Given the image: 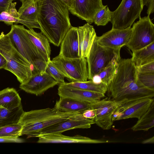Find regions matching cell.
Masks as SVG:
<instances>
[{"mask_svg": "<svg viewBox=\"0 0 154 154\" xmlns=\"http://www.w3.org/2000/svg\"><path fill=\"white\" fill-rule=\"evenodd\" d=\"M18 12L21 23L29 29H40L38 21V7L36 0L22 4Z\"/></svg>", "mask_w": 154, "mask_h": 154, "instance_id": "ffe728a7", "label": "cell"}, {"mask_svg": "<svg viewBox=\"0 0 154 154\" xmlns=\"http://www.w3.org/2000/svg\"><path fill=\"white\" fill-rule=\"evenodd\" d=\"M58 84L45 71L33 70L30 78L26 82L20 84L19 88L27 93L37 96Z\"/></svg>", "mask_w": 154, "mask_h": 154, "instance_id": "7c38bea8", "label": "cell"}, {"mask_svg": "<svg viewBox=\"0 0 154 154\" xmlns=\"http://www.w3.org/2000/svg\"><path fill=\"white\" fill-rule=\"evenodd\" d=\"M38 143H100L107 141L94 139L88 137L77 135L74 136H65L62 133L48 134L39 135Z\"/></svg>", "mask_w": 154, "mask_h": 154, "instance_id": "e0dca14e", "label": "cell"}, {"mask_svg": "<svg viewBox=\"0 0 154 154\" xmlns=\"http://www.w3.org/2000/svg\"><path fill=\"white\" fill-rule=\"evenodd\" d=\"M41 32L49 42L59 47L72 26L66 5L60 0H36Z\"/></svg>", "mask_w": 154, "mask_h": 154, "instance_id": "6da1fadb", "label": "cell"}, {"mask_svg": "<svg viewBox=\"0 0 154 154\" xmlns=\"http://www.w3.org/2000/svg\"><path fill=\"white\" fill-rule=\"evenodd\" d=\"M19 94L13 88H7L0 91V106L13 110L21 106Z\"/></svg>", "mask_w": 154, "mask_h": 154, "instance_id": "603a6c76", "label": "cell"}, {"mask_svg": "<svg viewBox=\"0 0 154 154\" xmlns=\"http://www.w3.org/2000/svg\"><path fill=\"white\" fill-rule=\"evenodd\" d=\"M138 72L141 73H154V61L145 64L136 66Z\"/></svg>", "mask_w": 154, "mask_h": 154, "instance_id": "836d02e7", "label": "cell"}, {"mask_svg": "<svg viewBox=\"0 0 154 154\" xmlns=\"http://www.w3.org/2000/svg\"><path fill=\"white\" fill-rule=\"evenodd\" d=\"M137 77L139 81L145 87L154 90V73H141L138 72Z\"/></svg>", "mask_w": 154, "mask_h": 154, "instance_id": "d6a6232c", "label": "cell"}, {"mask_svg": "<svg viewBox=\"0 0 154 154\" xmlns=\"http://www.w3.org/2000/svg\"><path fill=\"white\" fill-rule=\"evenodd\" d=\"M14 0H0V13L6 10Z\"/></svg>", "mask_w": 154, "mask_h": 154, "instance_id": "8d00e7d4", "label": "cell"}, {"mask_svg": "<svg viewBox=\"0 0 154 154\" xmlns=\"http://www.w3.org/2000/svg\"><path fill=\"white\" fill-rule=\"evenodd\" d=\"M60 45L59 56L65 58L80 57L77 27H71L65 35Z\"/></svg>", "mask_w": 154, "mask_h": 154, "instance_id": "ac0fdd59", "label": "cell"}, {"mask_svg": "<svg viewBox=\"0 0 154 154\" xmlns=\"http://www.w3.org/2000/svg\"><path fill=\"white\" fill-rule=\"evenodd\" d=\"M24 112L22 105L13 110L0 106V127L18 123Z\"/></svg>", "mask_w": 154, "mask_h": 154, "instance_id": "4316f807", "label": "cell"}, {"mask_svg": "<svg viewBox=\"0 0 154 154\" xmlns=\"http://www.w3.org/2000/svg\"><path fill=\"white\" fill-rule=\"evenodd\" d=\"M22 126L17 123L0 127V137H19L21 136Z\"/></svg>", "mask_w": 154, "mask_h": 154, "instance_id": "4dcf8cb0", "label": "cell"}, {"mask_svg": "<svg viewBox=\"0 0 154 154\" xmlns=\"http://www.w3.org/2000/svg\"><path fill=\"white\" fill-rule=\"evenodd\" d=\"M136 66L132 59L118 61L117 71L107 85L109 97L117 101L141 97L153 98L154 90L145 87L137 77Z\"/></svg>", "mask_w": 154, "mask_h": 154, "instance_id": "7a4b0ae2", "label": "cell"}, {"mask_svg": "<svg viewBox=\"0 0 154 154\" xmlns=\"http://www.w3.org/2000/svg\"><path fill=\"white\" fill-rule=\"evenodd\" d=\"M111 12L107 5H104L96 14L93 23L97 26H105L111 21Z\"/></svg>", "mask_w": 154, "mask_h": 154, "instance_id": "f546056e", "label": "cell"}, {"mask_svg": "<svg viewBox=\"0 0 154 154\" xmlns=\"http://www.w3.org/2000/svg\"><path fill=\"white\" fill-rule=\"evenodd\" d=\"M119 60L117 59L114 60L97 74L102 82L107 85L109 83L116 72Z\"/></svg>", "mask_w": 154, "mask_h": 154, "instance_id": "f1b7e54d", "label": "cell"}, {"mask_svg": "<svg viewBox=\"0 0 154 154\" xmlns=\"http://www.w3.org/2000/svg\"><path fill=\"white\" fill-rule=\"evenodd\" d=\"M51 61L64 77L71 82L87 81L88 72L86 58H65L58 55Z\"/></svg>", "mask_w": 154, "mask_h": 154, "instance_id": "ba28073f", "label": "cell"}, {"mask_svg": "<svg viewBox=\"0 0 154 154\" xmlns=\"http://www.w3.org/2000/svg\"><path fill=\"white\" fill-rule=\"evenodd\" d=\"M131 33V27L125 29H112L96 39L100 45L112 48L120 53L121 48L129 42Z\"/></svg>", "mask_w": 154, "mask_h": 154, "instance_id": "4fadbf2b", "label": "cell"}, {"mask_svg": "<svg viewBox=\"0 0 154 154\" xmlns=\"http://www.w3.org/2000/svg\"><path fill=\"white\" fill-rule=\"evenodd\" d=\"M77 113L60 111L54 108L24 111L18 123L22 126L21 136L26 135L27 138L37 137L46 128Z\"/></svg>", "mask_w": 154, "mask_h": 154, "instance_id": "3957f363", "label": "cell"}, {"mask_svg": "<svg viewBox=\"0 0 154 154\" xmlns=\"http://www.w3.org/2000/svg\"><path fill=\"white\" fill-rule=\"evenodd\" d=\"M91 104L72 98L60 97L54 108L60 111L82 114L85 110L91 109Z\"/></svg>", "mask_w": 154, "mask_h": 154, "instance_id": "44dd1931", "label": "cell"}, {"mask_svg": "<svg viewBox=\"0 0 154 154\" xmlns=\"http://www.w3.org/2000/svg\"><path fill=\"white\" fill-rule=\"evenodd\" d=\"M79 55L86 58L91 50L97 35L93 26L88 23L78 27Z\"/></svg>", "mask_w": 154, "mask_h": 154, "instance_id": "d6986e66", "label": "cell"}, {"mask_svg": "<svg viewBox=\"0 0 154 154\" xmlns=\"http://www.w3.org/2000/svg\"><path fill=\"white\" fill-rule=\"evenodd\" d=\"M131 58L136 66L154 61V42L142 48L132 52Z\"/></svg>", "mask_w": 154, "mask_h": 154, "instance_id": "cb8c5ba5", "label": "cell"}, {"mask_svg": "<svg viewBox=\"0 0 154 154\" xmlns=\"http://www.w3.org/2000/svg\"><path fill=\"white\" fill-rule=\"evenodd\" d=\"M123 100L117 101L106 98L91 104V109L95 113V124L103 130L110 129L113 124L112 115Z\"/></svg>", "mask_w": 154, "mask_h": 154, "instance_id": "8fae6325", "label": "cell"}, {"mask_svg": "<svg viewBox=\"0 0 154 154\" xmlns=\"http://www.w3.org/2000/svg\"><path fill=\"white\" fill-rule=\"evenodd\" d=\"M22 4L24 3L28 2L33 1L36 0H20Z\"/></svg>", "mask_w": 154, "mask_h": 154, "instance_id": "b9f144b4", "label": "cell"}, {"mask_svg": "<svg viewBox=\"0 0 154 154\" xmlns=\"http://www.w3.org/2000/svg\"><path fill=\"white\" fill-rule=\"evenodd\" d=\"M16 4V2H12L6 10L0 13V21L8 25H12L14 23H21L19 13L15 7Z\"/></svg>", "mask_w": 154, "mask_h": 154, "instance_id": "83f0119b", "label": "cell"}, {"mask_svg": "<svg viewBox=\"0 0 154 154\" xmlns=\"http://www.w3.org/2000/svg\"><path fill=\"white\" fill-rule=\"evenodd\" d=\"M0 53L7 61L5 69L14 74L20 84L29 80L32 74V66L14 47L8 35L3 32L0 34Z\"/></svg>", "mask_w": 154, "mask_h": 154, "instance_id": "277c9868", "label": "cell"}, {"mask_svg": "<svg viewBox=\"0 0 154 154\" xmlns=\"http://www.w3.org/2000/svg\"><path fill=\"white\" fill-rule=\"evenodd\" d=\"M154 143V137L153 136L151 138L146 139L143 140L142 143L143 144H148Z\"/></svg>", "mask_w": 154, "mask_h": 154, "instance_id": "60d3db41", "label": "cell"}, {"mask_svg": "<svg viewBox=\"0 0 154 154\" xmlns=\"http://www.w3.org/2000/svg\"><path fill=\"white\" fill-rule=\"evenodd\" d=\"M139 19L133 24L130 38L126 45L132 52L154 42V25L149 15Z\"/></svg>", "mask_w": 154, "mask_h": 154, "instance_id": "9c48e42d", "label": "cell"}, {"mask_svg": "<svg viewBox=\"0 0 154 154\" xmlns=\"http://www.w3.org/2000/svg\"><path fill=\"white\" fill-rule=\"evenodd\" d=\"M62 83L66 86L86 91L98 92L105 94L107 90V85L103 83H97L92 80L83 82H71Z\"/></svg>", "mask_w": 154, "mask_h": 154, "instance_id": "484cf974", "label": "cell"}, {"mask_svg": "<svg viewBox=\"0 0 154 154\" xmlns=\"http://www.w3.org/2000/svg\"><path fill=\"white\" fill-rule=\"evenodd\" d=\"M154 126V100L148 110L131 128L133 131H148Z\"/></svg>", "mask_w": 154, "mask_h": 154, "instance_id": "d4e9b609", "label": "cell"}, {"mask_svg": "<svg viewBox=\"0 0 154 154\" xmlns=\"http://www.w3.org/2000/svg\"><path fill=\"white\" fill-rule=\"evenodd\" d=\"M144 5L147 8V13L148 15L153 13L154 11V0H143Z\"/></svg>", "mask_w": 154, "mask_h": 154, "instance_id": "d590c367", "label": "cell"}, {"mask_svg": "<svg viewBox=\"0 0 154 154\" xmlns=\"http://www.w3.org/2000/svg\"><path fill=\"white\" fill-rule=\"evenodd\" d=\"M25 140L19 137H0V143H22Z\"/></svg>", "mask_w": 154, "mask_h": 154, "instance_id": "e575fe53", "label": "cell"}, {"mask_svg": "<svg viewBox=\"0 0 154 154\" xmlns=\"http://www.w3.org/2000/svg\"><path fill=\"white\" fill-rule=\"evenodd\" d=\"M23 25L13 24L7 34L12 43L31 64L33 70L45 71L47 63L27 35Z\"/></svg>", "mask_w": 154, "mask_h": 154, "instance_id": "5b68a950", "label": "cell"}, {"mask_svg": "<svg viewBox=\"0 0 154 154\" xmlns=\"http://www.w3.org/2000/svg\"><path fill=\"white\" fill-rule=\"evenodd\" d=\"M26 33L47 63L50 60L51 48L49 42L41 32H37L33 29H26Z\"/></svg>", "mask_w": 154, "mask_h": 154, "instance_id": "7402d4cb", "label": "cell"}, {"mask_svg": "<svg viewBox=\"0 0 154 154\" xmlns=\"http://www.w3.org/2000/svg\"><path fill=\"white\" fill-rule=\"evenodd\" d=\"M82 114L85 118L88 119H94L95 117V112L92 109H89L85 110Z\"/></svg>", "mask_w": 154, "mask_h": 154, "instance_id": "74e56055", "label": "cell"}, {"mask_svg": "<svg viewBox=\"0 0 154 154\" xmlns=\"http://www.w3.org/2000/svg\"><path fill=\"white\" fill-rule=\"evenodd\" d=\"M94 124L95 122L94 119H87L82 114L77 113L46 128L42 131L38 137L40 135L48 134L62 133L75 129L89 128L91 127V125Z\"/></svg>", "mask_w": 154, "mask_h": 154, "instance_id": "5bb4252c", "label": "cell"}, {"mask_svg": "<svg viewBox=\"0 0 154 154\" xmlns=\"http://www.w3.org/2000/svg\"><path fill=\"white\" fill-rule=\"evenodd\" d=\"M7 65V61L4 57L0 53V69H5Z\"/></svg>", "mask_w": 154, "mask_h": 154, "instance_id": "f35d334b", "label": "cell"}, {"mask_svg": "<svg viewBox=\"0 0 154 154\" xmlns=\"http://www.w3.org/2000/svg\"><path fill=\"white\" fill-rule=\"evenodd\" d=\"M102 0H73L68 9L72 14L90 24L96 13L103 6Z\"/></svg>", "mask_w": 154, "mask_h": 154, "instance_id": "9a60e30c", "label": "cell"}, {"mask_svg": "<svg viewBox=\"0 0 154 154\" xmlns=\"http://www.w3.org/2000/svg\"><path fill=\"white\" fill-rule=\"evenodd\" d=\"M60 97L72 98L92 104L105 97L104 94L68 87L60 83L58 88Z\"/></svg>", "mask_w": 154, "mask_h": 154, "instance_id": "2e32d148", "label": "cell"}, {"mask_svg": "<svg viewBox=\"0 0 154 154\" xmlns=\"http://www.w3.org/2000/svg\"><path fill=\"white\" fill-rule=\"evenodd\" d=\"M45 71L59 83L64 82L65 77L50 60L47 63Z\"/></svg>", "mask_w": 154, "mask_h": 154, "instance_id": "1f68e13d", "label": "cell"}, {"mask_svg": "<svg viewBox=\"0 0 154 154\" xmlns=\"http://www.w3.org/2000/svg\"><path fill=\"white\" fill-rule=\"evenodd\" d=\"M144 5L143 0H122L117 8L111 12L112 29H122L131 27L140 14Z\"/></svg>", "mask_w": 154, "mask_h": 154, "instance_id": "8992f818", "label": "cell"}, {"mask_svg": "<svg viewBox=\"0 0 154 154\" xmlns=\"http://www.w3.org/2000/svg\"><path fill=\"white\" fill-rule=\"evenodd\" d=\"M61 2L65 4L68 8V9L71 7L73 0H60Z\"/></svg>", "mask_w": 154, "mask_h": 154, "instance_id": "ab89813d", "label": "cell"}, {"mask_svg": "<svg viewBox=\"0 0 154 154\" xmlns=\"http://www.w3.org/2000/svg\"><path fill=\"white\" fill-rule=\"evenodd\" d=\"M154 100V98L147 97L123 100L114 112L112 121L138 119L148 110Z\"/></svg>", "mask_w": 154, "mask_h": 154, "instance_id": "30bf717a", "label": "cell"}, {"mask_svg": "<svg viewBox=\"0 0 154 154\" xmlns=\"http://www.w3.org/2000/svg\"><path fill=\"white\" fill-rule=\"evenodd\" d=\"M121 58L120 53L113 49L100 45L95 39L90 52L86 58L88 72V79L92 80L113 60Z\"/></svg>", "mask_w": 154, "mask_h": 154, "instance_id": "52a82bcc", "label": "cell"}]
</instances>
